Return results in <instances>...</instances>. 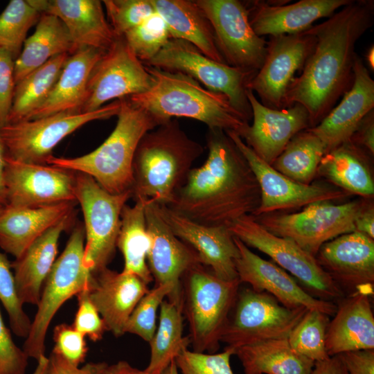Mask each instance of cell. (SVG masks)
Returning a JSON list of instances; mask_svg holds the SVG:
<instances>
[{
	"label": "cell",
	"instance_id": "6da1fadb",
	"mask_svg": "<svg viewBox=\"0 0 374 374\" xmlns=\"http://www.w3.org/2000/svg\"><path fill=\"white\" fill-rule=\"evenodd\" d=\"M373 23L374 1L350 0L305 30L316 42L287 91L285 108L301 104L309 114L310 127L318 125L350 88L356 43Z\"/></svg>",
	"mask_w": 374,
	"mask_h": 374
},
{
	"label": "cell",
	"instance_id": "7a4b0ae2",
	"mask_svg": "<svg viewBox=\"0 0 374 374\" xmlns=\"http://www.w3.org/2000/svg\"><path fill=\"white\" fill-rule=\"evenodd\" d=\"M208 154L193 168L167 206L208 226L228 225L253 215L260 203L257 180L247 160L225 130L208 128Z\"/></svg>",
	"mask_w": 374,
	"mask_h": 374
},
{
	"label": "cell",
	"instance_id": "3957f363",
	"mask_svg": "<svg viewBox=\"0 0 374 374\" xmlns=\"http://www.w3.org/2000/svg\"><path fill=\"white\" fill-rule=\"evenodd\" d=\"M203 146L170 119L146 132L135 151L132 198L168 206L184 185Z\"/></svg>",
	"mask_w": 374,
	"mask_h": 374
},
{
	"label": "cell",
	"instance_id": "277c9868",
	"mask_svg": "<svg viewBox=\"0 0 374 374\" xmlns=\"http://www.w3.org/2000/svg\"><path fill=\"white\" fill-rule=\"evenodd\" d=\"M145 66L152 78L150 87L128 98L161 124L174 117H185L201 121L208 128L237 134L249 124L224 94L208 89L181 73Z\"/></svg>",
	"mask_w": 374,
	"mask_h": 374
},
{
	"label": "cell",
	"instance_id": "5b68a950",
	"mask_svg": "<svg viewBox=\"0 0 374 374\" xmlns=\"http://www.w3.org/2000/svg\"><path fill=\"white\" fill-rule=\"evenodd\" d=\"M119 100L116 127L98 148L78 157L53 156L47 164L86 174L112 194L132 192V163L137 145L146 132L161 123L128 97Z\"/></svg>",
	"mask_w": 374,
	"mask_h": 374
},
{
	"label": "cell",
	"instance_id": "8992f818",
	"mask_svg": "<svg viewBox=\"0 0 374 374\" xmlns=\"http://www.w3.org/2000/svg\"><path fill=\"white\" fill-rule=\"evenodd\" d=\"M240 280H224L198 264L182 276V310L193 351L214 353L233 309Z\"/></svg>",
	"mask_w": 374,
	"mask_h": 374
},
{
	"label": "cell",
	"instance_id": "52a82bcc",
	"mask_svg": "<svg viewBox=\"0 0 374 374\" xmlns=\"http://www.w3.org/2000/svg\"><path fill=\"white\" fill-rule=\"evenodd\" d=\"M84 240V225L79 223L72 230L44 283L37 310L22 348L28 357L36 361L45 355L46 335L56 312L68 299L89 287L91 272L83 264Z\"/></svg>",
	"mask_w": 374,
	"mask_h": 374
},
{
	"label": "cell",
	"instance_id": "ba28073f",
	"mask_svg": "<svg viewBox=\"0 0 374 374\" xmlns=\"http://www.w3.org/2000/svg\"><path fill=\"white\" fill-rule=\"evenodd\" d=\"M143 64L193 78L208 89L226 96L248 123L252 119L247 91L249 82L257 72L216 62L192 44L172 38L152 59Z\"/></svg>",
	"mask_w": 374,
	"mask_h": 374
},
{
	"label": "cell",
	"instance_id": "9c48e42d",
	"mask_svg": "<svg viewBox=\"0 0 374 374\" xmlns=\"http://www.w3.org/2000/svg\"><path fill=\"white\" fill-rule=\"evenodd\" d=\"M233 236L269 256L280 267L294 276L313 296L334 301L344 292L318 263L316 258L292 240L277 236L265 229L252 215L228 225Z\"/></svg>",
	"mask_w": 374,
	"mask_h": 374
},
{
	"label": "cell",
	"instance_id": "30bf717a",
	"mask_svg": "<svg viewBox=\"0 0 374 374\" xmlns=\"http://www.w3.org/2000/svg\"><path fill=\"white\" fill-rule=\"evenodd\" d=\"M364 202L356 199L334 204L329 200L319 201L297 213L253 216L270 233L292 240L315 257L326 242L355 231V220Z\"/></svg>",
	"mask_w": 374,
	"mask_h": 374
},
{
	"label": "cell",
	"instance_id": "8fae6325",
	"mask_svg": "<svg viewBox=\"0 0 374 374\" xmlns=\"http://www.w3.org/2000/svg\"><path fill=\"white\" fill-rule=\"evenodd\" d=\"M75 197L84 217L83 264L95 273L107 267L114 258L121 211L132 192L109 193L91 177L76 172Z\"/></svg>",
	"mask_w": 374,
	"mask_h": 374
},
{
	"label": "cell",
	"instance_id": "7c38bea8",
	"mask_svg": "<svg viewBox=\"0 0 374 374\" xmlns=\"http://www.w3.org/2000/svg\"><path fill=\"white\" fill-rule=\"evenodd\" d=\"M119 100L87 113H59L9 123L0 129L6 157L29 163L47 164L53 150L66 136L86 123L117 116Z\"/></svg>",
	"mask_w": 374,
	"mask_h": 374
},
{
	"label": "cell",
	"instance_id": "4fadbf2b",
	"mask_svg": "<svg viewBox=\"0 0 374 374\" xmlns=\"http://www.w3.org/2000/svg\"><path fill=\"white\" fill-rule=\"evenodd\" d=\"M222 330L220 341L237 348L271 339H287L308 309H291L266 293L245 288L238 291Z\"/></svg>",
	"mask_w": 374,
	"mask_h": 374
},
{
	"label": "cell",
	"instance_id": "5bb4252c",
	"mask_svg": "<svg viewBox=\"0 0 374 374\" xmlns=\"http://www.w3.org/2000/svg\"><path fill=\"white\" fill-rule=\"evenodd\" d=\"M212 27L226 64L257 72L267 53V42L253 30L246 3L238 0H195Z\"/></svg>",
	"mask_w": 374,
	"mask_h": 374
},
{
	"label": "cell",
	"instance_id": "9a60e30c",
	"mask_svg": "<svg viewBox=\"0 0 374 374\" xmlns=\"http://www.w3.org/2000/svg\"><path fill=\"white\" fill-rule=\"evenodd\" d=\"M152 82L145 66L123 37L115 42L92 69L81 113L96 111L107 101L147 91Z\"/></svg>",
	"mask_w": 374,
	"mask_h": 374
},
{
	"label": "cell",
	"instance_id": "2e32d148",
	"mask_svg": "<svg viewBox=\"0 0 374 374\" xmlns=\"http://www.w3.org/2000/svg\"><path fill=\"white\" fill-rule=\"evenodd\" d=\"M316 42L315 37L303 32L295 35L271 36L267 53L260 69L247 85L265 106L285 108L287 91L301 72Z\"/></svg>",
	"mask_w": 374,
	"mask_h": 374
},
{
	"label": "cell",
	"instance_id": "e0dca14e",
	"mask_svg": "<svg viewBox=\"0 0 374 374\" xmlns=\"http://www.w3.org/2000/svg\"><path fill=\"white\" fill-rule=\"evenodd\" d=\"M76 172L48 164L24 163L6 157L4 184L7 205L37 208L76 202Z\"/></svg>",
	"mask_w": 374,
	"mask_h": 374
},
{
	"label": "cell",
	"instance_id": "ac0fdd59",
	"mask_svg": "<svg viewBox=\"0 0 374 374\" xmlns=\"http://www.w3.org/2000/svg\"><path fill=\"white\" fill-rule=\"evenodd\" d=\"M247 160L258 184L260 203L254 216L344 198L350 194L326 184H303L274 169L260 158L235 132L226 131Z\"/></svg>",
	"mask_w": 374,
	"mask_h": 374
},
{
	"label": "cell",
	"instance_id": "d6986e66",
	"mask_svg": "<svg viewBox=\"0 0 374 374\" xmlns=\"http://www.w3.org/2000/svg\"><path fill=\"white\" fill-rule=\"evenodd\" d=\"M315 258L344 292L373 296V239L356 231L345 233L323 244Z\"/></svg>",
	"mask_w": 374,
	"mask_h": 374
},
{
	"label": "cell",
	"instance_id": "ffe728a7",
	"mask_svg": "<svg viewBox=\"0 0 374 374\" xmlns=\"http://www.w3.org/2000/svg\"><path fill=\"white\" fill-rule=\"evenodd\" d=\"M234 241L239 250L235 269L240 283H247L253 290L271 295L291 309L304 308L335 314L337 306L334 302L313 296L278 265L260 258L235 236Z\"/></svg>",
	"mask_w": 374,
	"mask_h": 374
},
{
	"label": "cell",
	"instance_id": "44dd1931",
	"mask_svg": "<svg viewBox=\"0 0 374 374\" xmlns=\"http://www.w3.org/2000/svg\"><path fill=\"white\" fill-rule=\"evenodd\" d=\"M247 96L253 122L238 134L260 158L272 165L294 136L310 127L309 114L299 103L281 109L267 107L249 89Z\"/></svg>",
	"mask_w": 374,
	"mask_h": 374
},
{
	"label": "cell",
	"instance_id": "7402d4cb",
	"mask_svg": "<svg viewBox=\"0 0 374 374\" xmlns=\"http://www.w3.org/2000/svg\"><path fill=\"white\" fill-rule=\"evenodd\" d=\"M158 209L174 234L197 253L203 265L210 267L211 271L222 280L238 279L235 260L239 250L228 226L200 224L166 205L158 204Z\"/></svg>",
	"mask_w": 374,
	"mask_h": 374
},
{
	"label": "cell",
	"instance_id": "603a6c76",
	"mask_svg": "<svg viewBox=\"0 0 374 374\" xmlns=\"http://www.w3.org/2000/svg\"><path fill=\"white\" fill-rule=\"evenodd\" d=\"M145 220L150 238L148 266L155 286L172 284L182 299V276L193 266L202 264L199 256L174 234L160 215L158 204L152 199L146 204Z\"/></svg>",
	"mask_w": 374,
	"mask_h": 374
},
{
	"label": "cell",
	"instance_id": "cb8c5ba5",
	"mask_svg": "<svg viewBox=\"0 0 374 374\" xmlns=\"http://www.w3.org/2000/svg\"><path fill=\"white\" fill-rule=\"evenodd\" d=\"M373 108L374 81L357 55L350 88L318 125L308 129L321 140L327 153L350 141L362 120Z\"/></svg>",
	"mask_w": 374,
	"mask_h": 374
},
{
	"label": "cell",
	"instance_id": "d4e9b609",
	"mask_svg": "<svg viewBox=\"0 0 374 374\" xmlns=\"http://www.w3.org/2000/svg\"><path fill=\"white\" fill-rule=\"evenodd\" d=\"M148 291V285L136 275L107 267L91 273L87 294L107 331L120 337L132 311Z\"/></svg>",
	"mask_w": 374,
	"mask_h": 374
},
{
	"label": "cell",
	"instance_id": "484cf974",
	"mask_svg": "<svg viewBox=\"0 0 374 374\" xmlns=\"http://www.w3.org/2000/svg\"><path fill=\"white\" fill-rule=\"evenodd\" d=\"M41 13L53 15L66 26L76 51H107L116 37L98 0H28Z\"/></svg>",
	"mask_w": 374,
	"mask_h": 374
},
{
	"label": "cell",
	"instance_id": "4316f807",
	"mask_svg": "<svg viewBox=\"0 0 374 374\" xmlns=\"http://www.w3.org/2000/svg\"><path fill=\"white\" fill-rule=\"evenodd\" d=\"M350 0H301L283 4L254 1L247 4L249 19L260 37L303 33L319 19L330 17Z\"/></svg>",
	"mask_w": 374,
	"mask_h": 374
},
{
	"label": "cell",
	"instance_id": "83f0119b",
	"mask_svg": "<svg viewBox=\"0 0 374 374\" xmlns=\"http://www.w3.org/2000/svg\"><path fill=\"white\" fill-rule=\"evenodd\" d=\"M75 211L36 239L11 262L18 296L24 305H37L44 283L57 255L62 233L74 223Z\"/></svg>",
	"mask_w": 374,
	"mask_h": 374
},
{
	"label": "cell",
	"instance_id": "f1b7e54d",
	"mask_svg": "<svg viewBox=\"0 0 374 374\" xmlns=\"http://www.w3.org/2000/svg\"><path fill=\"white\" fill-rule=\"evenodd\" d=\"M370 298L355 293L340 299L326 332V347L330 357L374 349V316Z\"/></svg>",
	"mask_w": 374,
	"mask_h": 374
},
{
	"label": "cell",
	"instance_id": "f546056e",
	"mask_svg": "<svg viewBox=\"0 0 374 374\" xmlns=\"http://www.w3.org/2000/svg\"><path fill=\"white\" fill-rule=\"evenodd\" d=\"M76 202L37 208L3 207L0 213V248L15 258L36 239L75 211Z\"/></svg>",
	"mask_w": 374,
	"mask_h": 374
},
{
	"label": "cell",
	"instance_id": "4dcf8cb0",
	"mask_svg": "<svg viewBox=\"0 0 374 374\" xmlns=\"http://www.w3.org/2000/svg\"><path fill=\"white\" fill-rule=\"evenodd\" d=\"M105 52L82 48L70 55L50 94L28 120L59 113H81L90 73Z\"/></svg>",
	"mask_w": 374,
	"mask_h": 374
},
{
	"label": "cell",
	"instance_id": "1f68e13d",
	"mask_svg": "<svg viewBox=\"0 0 374 374\" xmlns=\"http://www.w3.org/2000/svg\"><path fill=\"white\" fill-rule=\"evenodd\" d=\"M370 158L365 150L350 141L323 156L317 175L350 195L372 198L374 181Z\"/></svg>",
	"mask_w": 374,
	"mask_h": 374
},
{
	"label": "cell",
	"instance_id": "d6a6232c",
	"mask_svg": "<svg viewBox=\"0 0 374 374\" xmlns=\"http://www.w3.org/2000/svg\"><path fill=\"white\" fill-rule=\"evenodd\" d=\"M156 11L166 21L171 37L186 41L208 57L223 64L212 27L195 1L151 0Z\"/></svg>",
	"mask_w": 374,
	"mask_h": 374
},
{
	"label": "cell",
	"instance_id": "836d02e7",
	"mask_svg": "<svg viewBox=\"0 0 374 374\" xmlns=\"http://www.w3.org/2000/svg\"><path fill=\"white\" fill-rule=\"evenodd\" d=\"M36 25L34 33L26 38L19 57L15 60V85L50 59L76 51L66 26L57 17L42 13Z\"/></svg>",
	"mask_w": 374,
	"mask_h": 374
},
{
	"label": "cell",
	"instance_id": "e575fe53",
	"mask_svg": "<svg viewBox=\"0 0 374 374\" xmlns=\"http://www.w3.org/2000/svg\"><path fill=\"white\" fill-rule=\"evenodd\" d=\"M234 355L244 374H311L315 363L294 350L287 338L242 346Z\"/></svg>",
	"mask_w": 374,
	"mask_h": 374
},
{
	"label": "cell",
	"instance_id": "d590c367",
	"mask_svg": "<svg viewBox=\"0 0 374 374\" xmlns=\"http://www.w3.org/2000/svg\"><path fill=\"white\" fill-rule=\"evenodd\" d=\"M148 200L138 199L133 206L126 204L123 206L116 242V247L123 256V271L136 275L147 285L153 280L146 262L150 247L145 220Z\"/></svg>",
	"mask_w": 374,
	"mask_h": 374
},
{
	"label": "cell",
	"instance_id": "8d00e7d4",
	"mask_svg": "<svg viewBox=\"0 0 374 374\" xmlns=\"http://www.w3.org/2000/svg\"><path fill=\"white\" fill-rule=\"evenodd\" d=\"M69 55L64 53L50 59L15 85L8 124L27 121L45 101Z\"/></svg>",
	"mask_w": 374,
	"mask_h": 374
},
{
	"label": "cell",
	"instance_id": "74e56055",
	"mask_svg": "<svg viewBox=\"0 0 374 374\" xmlns=\"http://www.w3.org/2000/svg\"><path fill=\"white\" fill-rule=\"evenodd\" d=\"M182 307L168 300L160 305L159 323L151 341L150 362L145 369L149 374H161L170 362L190 343L183 335Z\"/></svg>",
	"mask_w": 374,
	"mask_h": 374
},
{
	"label": "cell",
	"instance_id": "f35d334b",
	"mask_svg": "<svg viewBox=\"0 0 374 374\" xmlns=\"http://www.w3.org/2000/svg\"><path fill=\"white\" fill-rule=\"evenodd\" d=\"M326 153L323 143L308 128L293 136L271 166L296 182L311 184Z\"/></svg>",
	"mask_w": 374,
	"mask_h": 374
},
{
	"label": "cell",
	"instance_id": "ab89813d",
	"mask_svg": "<svg viewBox=\"0 0 374 374\" xmlns=\"http://www.w3.org/2000/svg\"><path fill=\"white\" fill-rule=\"evenodd\" d=\"M329 317L317 310H308L287 337L292 348L314 362L328 359L326 339Z\"/></svg>",
	"mask_w": 374,
	"mask_h": 374
},
{
	"label": "cell",
	"instance_id": "60d3db41",
	"mask_svg": "<svg viewBox=\"0 0 374 374\" xmlns=\"http://www.w3.org/2000/svg\"><path fill=\"white\" fill-rule=\"evenodd\" d=\"M42 13L28 0H11L0 14V48L15 60L19 55L28 30L37 24Z\"/></svg>",
	"mask_w": 374,
	"mask_h": 374
},
{
	"label": "cell",
	"instance_id": "b9f144b4",
	"mask_svg": "<svg viewBox=\"0 0 374 374\" xmlns=\"http://www.w3.org/2000/svg\"><path fill=\"white\" fill-rule=\"evenodd\" d=\"M182 307L172 284L154 286L141 299L132 311L125 327V333H131L150 343L157 330V312L165 298Z\"/></svg>",
	"mask_w": 374,
	"mask_h": 374
},
{
	"label": "cell",
	"instance_id": "7bdbcfd3",
	"mask_svg": "<svg viewBox=\"0 0 374 374\" xmlns=\"http://www.w3.org/2000/svg\"><path fill=\"white\" fill-rule=\"evenodd\" d=\"M123 37L143 64L152 59L172 38L166 21L157 12Z\"/></svg>",
	"mask_w": 374,
	"mask_h": 374
},
{
	"label": "cell",
	"instance_id": "ee69618b",
	"mask_svg": "<svg viewBox=\"0 0 374 374\" xmlns=\"http://www.w3.org/2000/svg\"><path fill=\"white\" fill-rule=\"evenodd\" d=\"M11 269V262L0 251V301L8 314L12 332L17 337L26 339L32 321L23 309Z\"/></svg>",
	"mask_w": 374,
	"mask_h": 374
},
{
	"label": "cell",
	"instance_id": "f6af8a7d",
	"mask_svg": "<svg viewBox=\"0 0 374 374\" xmlns=\"http://www.w3.org/2000/svg\"><path fill=\"white\" fill-rule=\"evenodd\" d=\"M107 19L116 37L139 26L157 11L151 0H104Z\"/></svg>",
	"mask_w": 374,
	"mask_h": 374
},
{
	"label": "cell",
	"instance_id": "bcb514c9",
	"mask_svg": "<svg viewBox=\"0 0 374 374\" xmlns=\"http://www.w3.org/2000/svg\"><path fill=\"white\" fill-rule=\"evenodd\" d=\"M234 350L226 347L220 353H204L183 350L175 359L181 374H234L230 357Z\"/></svg>",
	"mask_w": 374,
	"mask_h": 374
},
{
	"label": "cell",
	"instance_id": "7dc6e473",
	"mask_svg": "<svg viewBox=\"0 0 374 374\" xmlns=\"http://www.w3.org/2000/svg\"><path fill=\"white\" fill-rule=\"evenodd\" d=\"M52 349L66 362L75 366L84 362L88 353L85 337L75 329L73 325L60 323L53 330Z\"/></svg>",
	"mask_w": 374,
	"mask_h": 374
},
{
	"label": "cell",
	"instance_id": "c3c4849f",
	"mask_svg": "<svg viewBox=\"0 0 374 374\" xmlns=\"http://www.w3.org/2000/svg\"><path fill=\"white\" fill-rule=\"evenodd\" d=\"M76 296L78 310L73 326L91 341L93 342L100 341L103 339L107 328L99 312L88 296L87 289L79 292Z\"/></svg>",
	"mask_w": 374,
	"mask_h": 374
},
{
	"label": "cell",
	"instance_id": "681fc988",
	"mask_svg": "<svg viewBox=\"0 0 374 374\" xmlns=\"http://www.w3.org/2000/svg\"><path fill=\"white\" fill-rule=\"evenodd\" d=\"M28 358L12 340L0 310V374H26Z\"/></svg>",
	"mask_w": 374,
	"mask_h": 374
},
{
	"label": "cell",
	"instance_id": "f907efd6",
	"mask_svg": "<svg viewBox=\"0 0 374 374\" xmlns=\"http://www.w3.org/2000/svg\"><path fill=\"white\" fill-rule=\"evenodd\" d=\"M15 60L7 51L0 48V129L8 124L12 105L15 82Z\"/></svg>",
	"mask_w": 374,
	"mask_h": 374
},
{
	"label": "cell",
	"instance_id": "816d5d0a",
	"mask_svg": "<svg viewBox=\"0 0 374 374\" xmlns=\"http://www.w3.org/2000/svg\"><path fill=\"white\" fill-rule=\"evenodd\" d=\"M46 374H105L108 364L105 362H89L82 366H75L59 355L51 352L48 357Z\"/></svg>",
	"mask_w": 374,
	"mask_h": 374
},
{
	"label": "cell",
	"instance_id": "f5cc1de1",
	"mask_svg": "<svg viewBox=\"0 0 374 374\" xmlns=\"http://www.w3.org/2000/svg\"><path fill=\"white\" fill-rule=\"evenodd\" d=\"M349 374H374V349L339 354Z\"/></svg>",
	"mask_w": 374,
	"mask_h": 374
},
{
	"label": "cell",
	"instance_id": "db71d44e",
	"mask_svg": "<svg viewBox=\"0 0 374 374\" xmlns=\"http://www.w3.org/2000/svg\"><path fill=\"white\" fill-rule=\"evenodd\" d=\"M350 141L365 150L371 156L374 154V109L362 120Z\"/></svg>",
	"mask_w": 374,
	"mask_h": 374
},
{
	"label": "cell",
	"instance_id": "11a10c76",
	"mask_svg": "<svg viewBox=\"0 0 374 374\" xmlns=\"http://www.w3.org/2000/svg\"><path fill=\"white\" fill-rule=\"evenodd\" d=\"M355 231L374 239V206L373 202H364L355 220Z\"/></svg>",
	"mask_w": 374,
	"mask_h": 374
},
{
	"label": "cell",
	"instance_id": "9f6ffc18",
	"mask_svg": "<svg viewBox=\"0 0 374 374\" xmlns=\"http://www.w3.org/2000/svg\"><path fill=\"white\" fill-rule=\"evenodd\" d=\"M311 374H349L339 355L316 362Z\"/></svg>",
	"mask_w": 374,
	"mask_h": 374
},
{
	"label": "cell",
	"instance_id": "6f0895ef",
	"mask_svg": "<svg viewBox=\"0 0 374 374\" xmlns=\"http://www.w3.org/2000/svg\"><path fill=\"white\" fill-rule=\"evenodd\" d=\"M105 374H149L145 369L140 370L131 366L125 360H120L107 366Z\"/></svg>",
	"mask_w": 374,
	"mask_h": 374
},
{
	"label": "cell",
	"instance_id": "680465c9",
	"mask_svg": "<svg viewBox=\"0 0 374 374\" xmlns=\"http://www.w3.org/2000/svg\"><path fill=\"white\" fill-rule=\"evenodd\" d=\"M6 150L0 137V205H7L6 193L4 184V170L6 166Z\"/></svg>",
	"mask_w": 374,
	"mask_h": 374
},
{
	"label": "cell",
	"instance_id": "91938a15",
	"mask_svg": "<svg viewBox=\"0 0 374 374\" xmlns=\"http://www.w3.org/2000/svg\"><path fill=\"white\" fill-rule=\"evenodd\" d=\"M48 361V357L46 355L40 357L37 361V366L33 374H46Z\"/></svg>",
	"mask_w": 374,
	"mask_h": 374
},
{
	"label": "cell",
	"instance_id": "94428289",
	"mask_svg": "<svg viewBox=\"0 0 374 374\" xmlns=\"http://www.w3.org/2000/svg\"><path fill=\"white\" fill-rule=\"evenodd\" d=\"M366 60L370 69L374 70V46H371L366 53Z\"/></svg>",
	"mask_w": 374,
	"mask_h": 374
},
{
	"label": "cell",
	"instance_id": "6125c7cd",
	"mask_svg": "<svg viewBox=\"0 0 374 374\" xmlns=\"http://www.w3.org/2000/svg\"><path fill=\"white\" fill-rule=\"evenodd\" d=\"M161 374H179V370L176 365L175 361H172Z\"/></svg>",
	"mask_w": 374,
	"mask_h": 374
},
{
	"label": "cell",
	"instance_id": "be15d7a7",
	"mask_svg": "<svg viewBox=\"0 0 374 374\" xmlns=\"http://www.w3.org/2000/svg\"><path fill=\"white\" fill-rule=\"evenodd\" d=\"M3 207H4L3 206L0 205V213H1V211H3Z\"/></svg>",
	"mask_w": 374,
	"mask_h": 374
}]
</instances>
